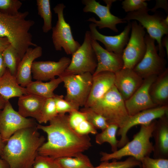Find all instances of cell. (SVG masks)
<instances>
[{"label": "cell", "instance_id": "1", "mask_svg": "<svg viewBox=\"0 0 168 168\" xmlns=\"http://www.w3.org/2000/svg\"><path fill=\"white\" fill-rule=\"evenodd\" d=\"M46 126L40 124L37 128L45 132L47 139L38 150V154L56 159L75 157L92 146L88 135L80 134L70 126L68 115L58 114Z\"/></svg>", "mask_w": 168, "mask_h": 168}, {"label": "cell", "instance_id": "2", "mask_svg": "<svg viewBox=\"0 0 168 168\" xmlns=\"http://www.w3.org/2000/svg\"><path fill=\"white\" fill-rule=\"evenodd\" d=\"M36 126L18 131L5 143L0 156L9 168H32L38 150L45 141Z\"/></svg>", "mask_w": 168, "mask_h": 168}, {"label": "cell", "instance_id": "3", "mask_svg": "<svg viewBox=\"0 0 168 168\" xmlns=\"http://www.w3.org/2000/svg\"><path fill=\"white\" fill-rule=\"evenodd\" d=\"M156 120L146 125H141L139 131L135 134L133 140L124 146L111 153L101 152V161L120 159L126 156L134 157L140 161L150 156L153 151V144L150 141Z\"/></svg>", "mask_w": 168, "mask_h": 168}, {"label": "cell", "instance_id": "4", "mask_svg": "<svg viewBox=\"0 0 168 168\" xmlns=\"http://www.w3.org/2000/svg\"><path fill=\"white\" fill-rule=\"evenodd\" d=\"M89 108L103 116L109 124H115L119 128L129 116L125 101L115 86Z\"/></svg>", "mask_w": 168, "mask_h": 168}, {"label": "cell", "instance_id": "5", "mask_svg": "<svg viewBox=\"0 0 168 168\" xmlns=\"http://www.w3.org/2000/svg\"><path fill=\"white\" fill-rule=\"evenodd\" d=\"M58 77L61 78L66 90L64 99L79 108L84 107L90 92L93 75L89 72L76 74L63 73Z\"/></svg>", "mask_w": 168, "mask_h": 168}, {"label": "cell", "instance_id": "6", "mask_svg": "<svg viewBox=\"0 0 168 168\" xmlns=\"http://www.w3.org/2000/svg\"><path fill=\"white\" fill-rule=\"evenodd\" d=\"M150 10L148 8L128 12L123 19L126 22L130 21L131 20L139 22V23L146 29L148 35L157 41L158 54L164 58L165 52L162 45L161 40L164 35L168 34V26L164 23L163 19L165 18L162 15L156 13L150 15L148 13Z\"/></svg>", "mask_w": 168, "mask_h": 168}, {"label": "cell", "instance_id": "7", "mask_svg": "<svg viewBox=\"0 0 168 168\" xmlns=\"http://www.w3.org/2000/svg\"><path fill=\"white\" fill-rule=\"evenodd\" d=\"M91 40L90 32L87 30L83 43L72 54L70 63L63 73L76 74L89 72L92 75L94 74L97 61Z\"/></svg>", "mask_w": 168, "mask_h": 168}, {"label": "cell", "instance_id": "8", "mask_svg": "<svg viewBox=\"0 0 168 168\" xmlns=\"http://www.w3.org/2000/svg\"><path fill=\"white\" fill-rule=\"evenodd\" d=\"M66 6L63 3L57 4L53 8L57 15L58 20L56 25L52 27V38L55 50L61 51L63 49L67 54H72L80 46L75 40L69 24L65 20L63 10Z\"/></svg>", "mask_w": 168, "mask_h": 168}, {"label": "cell", "instance_id": "9", "mask_svg": "<svg viewBox=\"0 0 168 168\" xmlns=\"http://www.w3.org/2000/svg\"><path fill=\"white\" fill-rule=\"evenodd\" d=\"M131 23V32L122 54L123 68L133 69L141 60L146 50L144 28L137 21Z\"/></svg>", "mask_w": 168, "mask_h": 168}, {"label": "cell", "instance_id": "10", "mask_svg": "<svg viewBox=\"0 0 168 168\" xmlns=\"http://www.w3.org/2000/svg\"><path fill=\"white\" fill-rule=\"evenodd\" d=\"M155 40L146 34V53L141 60L133 69L143 79L151 76H157L166 69V61L158 54Z\"/></svg>", "mask_w": 168, "mask_h": 168}, {"label": "cell", "instance_id": "11", "mask_svg": "<svg viewBox=\"0 0 168 168\" xmlns=\"http://www.w3.org/2000/svg\"><path fill=\"white\" fill-rule=\"evenodd\" d=\"M37 125L34 119L25 118L15 111L9 101L0 111V135L5 143L18 131Z\"/></svg>", "mask_w": 168, "mask_h": 168}, {"label": "cell", "instance_id": "12", "mask_svg": "<svg viewBox=\"0 0 168 168\" xmlns=\"http://www.w3.org/2000/svg\"><path fill=\"white\" fill-rule=\"evenodd\" d=\"M106 6L100 4L95 0H82V3L85 6L83 9L85 12H91L96 14L99 18V21L94 17L89 18L87 21L94 23L100 29L108 28L114 32H117L118 30L116 27L118 24L127 22L123 19L119 18L111 13L110 9L112 3L116 1L114 0H105Z\"/></svg>", "mask_w": 168, "mask_h": 168}, {"label": "cell", "instance_id": "13", "mask_svg": "<svg viewBox=\"0 0 168 168\" xmlns=\"http://www.w3.org/2000/svg\"><path fill=\"white\" fill-rule=\"evenodd\" d=\"M167 115H168V105L157 106L129 116L125 124L119 128L117 131V135L120 137L118 148L122 147L129 141L127 133L132 128L139 125L148 124L153 121Z\"/></svg>", "mask_w": 168, "mask_h": 168}, {"label": "cell", "instance_id": "14", "mask_svg": "<svg viewBox=\"0 0 168 168\" xmlns=\"http://www.w3.org/2000/svg\"><path fill=\"white\" fill-rule=\"evenodd\" d=\"M157 77L153 76L144 79L140 87L125 101V107L129 116L157 106L153 102L149 93L151 86Z\"/></svg>", "mask_w": 168, "mask_h": 168}, {"label": "cell", "instance_id": "15", "mask_svg": "<svg viewBox=\"0 0 168 168\" xmlns=\"http://www.w3.org/2000/svg\"><path fill=\"white\" fill-rule=\"evenodd\" d=\"M89 27L92 39L102 43L107 51L122 55L129 39L131 22H128L123 31L119 34L114 36L105 35L100 33L96 29L95 24L92 22L89 25Z\"/></svg>", "mask_w": 168, "mask_h": 168}, {"label": "cell", "instance_id": "16", "mask_svg": "<svg viewBox=\"0 0 168 168\" xmlns=\"http://www.w3.org/2000/svg\"><path fill=\"white\" fill-rule=\"evenodd\" d=\"M71 59L66 57H62L57 62L51 61H34L32 65L31 72L33 78L36 80L47 81L59 76L69 65Z\"/></svg>", "mask_w": 168, "mask_h": 168}, {"label": "cell", "instance_id": "17", "mask_svg": "<svg viewBox=\"0 0 168 168\" xmlns=\"http://www.w3.org/2000/svg\"><path fill=\"white\" fill-rule=\"evenodd\" d=\"M91 44L97 61V67L93 75L105 71L115 73L123 68L122 55L107 51L92 38Z\"/></svg>", "mask_w": 168, "mask_h": 168}, {"label": "cell", "instance_id": "18", "mask_svg": "<svg viewBox=\"0 0 168 168\" xmlns=\"http://www.w3.org/2000/svg\"><path fill=\"white\" fill-rule=\"evenodd\" d=\"M114 73V86L124 101L140 87L144 80L133 69L123 68Z\"/></svg>", "mask_w": 168, "mask_h": 168}, {"label": "cell", "instance_id": "19", "mask_svg": "<svg viewBox=\"0 0 168 168\" xmlns=\"http://www.w3.org/2000/svg\"><path fill=\"white\" fill-rule=\"evenodd\" d=\"M152 137L153 158L168 159V115L156 120Z\"/></svg>", "mask_w": 168, "mask_h": 168}, {"label": "cell", "instance_id": "20", "mask_svg": "<svg viewBox=\"0 0 168 168\" xmlns=\"http://www.w3.org/2000/svg\"><path fill=\"white\" fill-rule=\"evenodd\" d=\"M115 73L105 71L93 75L92 86L84 107H90L114 86Z\"/></svg>", "mask_w": 168, "mask_h": 168}, {"label": "cell", "instance_id": "21", "mask_svg": "<svg viewBox=\"0 0 168 168\" xmlns=\"http://www.w3.org/2000/svg\"><path fill=\"white\" fill-rule=\"evenodd\" d=\"M42 54V49L40 46L30 47L26 50L20 61L15 76L17 83L21 86L26 87L32 81V64Z\"/></svg>", "mask_w": 168, "mask_h": 168}, {"label": "cell", "instance_id": "22", "mask_svg": "<svg viewBox=\"0 0 168 168\" xmlns=\"http://www.w3.org/2000/svg\"><path fill=\"white\" fill-rule=\"evenodd\" d=\"M46 99L32 94L22 95L19 97L18 112L25 118L31 117L38 121Z\"/></svg>", "mask_w": 168, "mask_h": 168}, {"label": "cell", "instance_id": "23", "mask_svg": "<svg viewBox=\"0 0 168 168\" xmlns=\"http://www.w3.org/2000/svg\"><path fill=\"white\" fill-rule=\"evenodd\" d=\"M151 97L157 106L168 105V69L157 76L151 86Z\"/></svg>", "mask_w": 168, "mask_h": 168}, {"label": "cell", "instance_id": "24", "mask_svg": "<svg viewBox=\"0 0 168 168\" xmlns=\"http://www.w3.org/2000/svg\"><path fill=\"white\" fill-rule=\"evenodd\" d=\"M26 87L21 86L17 82L16 77L12 75L8 69L0 78V95L5 100L19 97L27 94Z\"/></svg>", "mask_w": 168, "mask_h": 168}, {"label": "cell", "instance_id": "25", "mask_svg": "<svg viewBox=\"0 0 168 168\" xmlns=\"http://www.w3.org/2000/svg\"><path fill=\"white\" fill-rule=\"evenodd\" d=\"M62 82V80L59 77L45 82L39 80L32 81L26 88L27 93L36 95L46 99L52 98L55 95L54 91Z\"/></svg>", "mask_w": 168, "mask_h": 168}, {"label": "cell", "instance_id": "26", "mask_svg": "<svg viewBox=\"0 0 168 168\" xmlns=\"http://www.w3.org/2000/svg\"><path fill=\"white\" fill-rule=\"evenodd\" d=\"M69 124L78 134L83 135L96 134V129L88 121L85 114L79 110H74L68 115Z\"/></svg>", "mask_w": 168, "mask_h": 168}, {"label": "cell", "instance_id": "27", "mask_svg": "<svg viewBox=\"0 0 168 168\" xmlns=\"http://www.w3.org/2000/svg\"><path fill=\"white\" fill-rule=\"evenodd\" d=\"M119 128L115 124H109L106 128L102 130L101 132L96 134L95 137L96 143L101 145L105 142H107L110 145L112 152L116 151L118 149L119 140L117 139L116 135Z\"/></svg>", "mask_w": 168, "mask_h": 168}, {"label": "cell", "instance_id": "28", "mask_svg": "<svg viewBox=\"0 0 168 168\" xmlns=\"http://www.w3.org/2000/svg\"><path fill=\"white\" fill-rule=\"evenodd\" d=\"M61 168H92L94 166L87 156L83 153L75 157L56 159Z\"/></svg>", "mask_w": 168, "mask_h": 168}, {"label": "cell", "instance_id": "29", "mask_svg": "<svg viewBox=\"0 0 168 168\" xmlns=\"http://www.w3.org/2000/svg\"><path fill=\"white\" fill-rule=\"evenodd\" d=\"M2 56L7 68L15 76L21 60L17 51L10 44L2 52Z\"/></svg>", "mask_w": 168, "mask_h": 168}, {"label": "cell", "instance_id": "30", "mask_svg": "<svg viewBox=\"0 0 168 168\" xmlns=\"http://www.w3.org/2000/svg\"><path fill=\"white\" fill-rule=\"evenodd\" d=\"M38 14L43 19V31L47 33L52 28V13L49 0H37Z\"/></svg>", "mask_w": 168, "mask_h": 168}, {"label": "cell", "instance_id": "31", "mask_svg": "<svg viewBox=\"0 0 168 168\" xmlns=\"http://www.w3.org/2000/svg\"><path fill=\"white\" fill-rule=\"evenodd\" d=\"M137 166L141 167V162L133 157L129 156L123 161H117L114 160L111 162L102 161L99 166L92 168H134Z\"/></svg>", "mask_w": 168, "mask_h": 168}, {"label": "cell", "instance_id": "32", "mask_svg": "<svg viewBox=\"0 0 168 168\" xmlns=\"http://www.w3.org/2000/svg\"><path fill=\"white\" fill-rule=\"evenodd\" d=\"M85 114L89 122L96 129L102 130L109 125L106 119L102 115L89 107H84L80 110Z\"/></svg>", "mask_w": 168, "mask_h": 168}, {"label": "cell", "instance_id": "33", "mask_svg": "<svg viewBox=\"0 0 168 168\" xmlns=\"http://www.w3.org/2000/svg\"><path fill=\"white\" fill-rule=\"evenodd\" d=\"M58 115L53 98L46 99L38 121L39 124H46Z\"/></svg>", "mask_w": 168, "mask_h": 168}, {"label": "cell", "instance_id": "34", "mask_svg": "<svg viewBox=\"0 0 168 168\" xmlns=\"http://www.w3.org/2000/svg\"><path fill=\"white\" fill-rule=\"evenodd\" d=\"M53 98L58 114H65L74 110H79V108L66 100L62 95L55 94Z\"/></svg>", "mask_w": 168, "mask_h": 168}, {"label": "cell", "instance_id": "35", "mask_svg": "<svg viewBox=\"0 0 168 168\" xmlns=\"http://www.w3.org/2000/svg\"><path fill=\"white\" fill-rule=\"evenodd\" d=\"M22 4L19 0H0V12L10 15L16 14Z\"/></svg>", "mask_w": 168, "mask_h": 168}, {"label": "cell", "instance_id": "36", "mask_svg": "<svg viewBox=\"0 0 168 168\" xmlns=\"http://www.w3.org/2000/svg\"><path fill=\"white\" fill-rule=\"evenodd\" d=\"M32 168H61L56 160L50 157L38 155L36 157Z\"/></svg>", "mask_w": 168, "mask_h": 168}, {"label": "cell", "instance_id": "37", "mask_svg": "<svg viewBox=\"0 0 168 168\" xmlns=\"http://www.w3.org/2000/svg\"><path fill=\"white\" fill-rule=\"evenodd\" d=\"M141 168H168V159L145 157L141 161Z\"/></svg>", "mask_w": 168, "mask_h": 168}, {"label": "cell", "instance_id": "38", "mask_svg": "<svg viewBox=\"0 0 168 168\" xmlns=\"http://www.w3.org/2000/svg\"><path fill=\"white\" fill-rule=\"evenodd\" d=\"M145 0H125L122 3V8L125 12H130L148 8Z\"/></svg>", "mask_w": 168, "mask_h": 168}, {"label": "cell", "instance_id": "39", "mask_svg": "<svg viewBox=\"0 0 168 168\" xmlns=\"http://www.w3.org/2000/svg\"><path fill=\"white\" fill-rule=\"evenodd\" d=\"M159 8H162L166 12L168 13V3L166 0H156V4L155 7L151 9H150L152 12H154Z\"/></svg>", "mask_w": 168, "mask_h": 168}, {"label": "cell", "instance_id": "40", "mask_svg": "<svg viewBox=\"0 0 168 168\" xmlns=\"http://www.w3.org/2000/svg\"><path fill=\"white\" fill-rule=\"evenodd\" d=\"M10 44L9 40L7 38L0 37V52H2Z\"/></svg>", "mask_w": 168, "mask_h": 168}, {"label": "cell", "instance_id": "41", "mask_svg": "<svg viewBox=\"0 0 168 168\" xmlns=\"http://www.w3.org/2000/svg\"><path fill=\"white\" fill-rule=\"evenodd\" d=\"M7 69L2 57V52H0V78L5 73Z\"/></svg>", "mask_w": 168, "mask_h": 168}, {"label": "cell", "instance_id": "42", "mask_svg": "<svg viewBox=\"0 0 168 168\" xmlns=\"http://www.w3.org/2000/svg\"><path fill=\"white\" fill-rule=\"evenodd\" d=\"M161 44L162 47L164 48V47L166 49L167 54V56H168V35H166V36L162 39Z\"/></svg>", "mask_w": 168, "mask_h": 168}, {"label": "cell", "instance_id": "43", "mask_svg": "<svg viewBox=\"0 0 168 168\" xmlns=\"http://www.w3.org/2000/svg\"><path fill=\"white\" fill-rule=\"evenodd\" d=\"M0 168H9L7 162L1 158H0Z\"/></svg>", "mask_w": 168, "mask_h": 168}, {"label": "cell", "instance_id": "44", "mask_svg": "<svg viewBox=\"0 0 168 168\" xmlns=\"http://www.w3.org/2000/svg\"><path fill=\"white\" fill-rule=\"evenodd\" d=\"M7 101L0 95V111L3 108Z\"/></svg>", "mask_w": 168, "mask_h": 168}, {"label": "cell", "instance_id": "45", "mask_svg": "<svg viewBox=\"0 0 168 168\" xmlns=\"http://www.w3.org/2000/svg\"><path fill=\"white\" fill-rule=\"evenodd\" d=\"M5 143L0 135V156L1 155Z\"/></svg>", "mask_w": 168, "mask_h": 168}]
</instances>
